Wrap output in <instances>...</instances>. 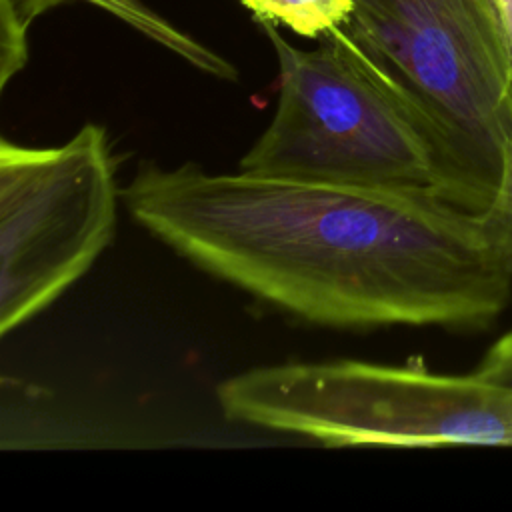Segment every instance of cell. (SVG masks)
<instances>
[{
  "instance_id": "cell-1",
  "label": "cell",
  "mask_w": 512,
  "mask_h": 512,
  "mask_svg": "<svg viewBox=\"0 0 512 512\" xmlns=\"http://www.w3.org/2000/svg\"><path fill=\"white\" fill-rule=\"evenodd\" d=\"M122 202L202 272L314 326L478 330L512 296V242L490 206L154 160Z\"/></svg>"
},
{
  "instance_id": "cell-2",
  "label": "cell",
  "mask_w": 512,
  "mask_h": 512,
  "mask_svg": "<svg viewBox=\"0 0 512 512\" xmlns=\"http://www.w3.org/2000/svg\"><path fill=\"white\" fill-rule=\"evenodd\" d=\"M278 62V100L238 170L370 188L418 190L486 210L496 188L350 38L336 28L316 48L258 22Z\"/></svg>"
},
{
  "instance_id": "cell-3",
  "label": "cell",
  "mask_w": 512,
  "mask_h": 512,
  "mask_svg": "<svg viewBox=\"0 0 512 512\" xmlns=\"http://www.w3.org/2000/svg\"><path fill=\"white\" fill-rule=\"evenodd\" d=\"M216 402L228 422L330 448H512L510 386L432 372L420 358L256 366L222 380Z\"/></svg>"
},
{
  "instance_id": "cell-4",
  "label": "cell",
  "mask_w": 512,
  "mask_h": 512,
  "mask_svg": "<svg viewBox=\"0 0 512 512\" xmlns=\"http://www.w3.org/2000/svg\"><path fill=\"white\" fill-rule=\"evenodd\" d=\"M358 48L496 192L512 156V38L496 0H352Z\"/></svg>"
},
{
  "instance_id": "cell-5",
  "label": "cell",
  "mask_w": 512,
  "mask_h": 512,
  "mask_svg": "<svg viewBox=\"0 0 512 512\" xmlns=\"http://www.w3.org/2000/svg\"><path fill=\"white\" fill-rule=\"evenodd\" d=\"M118 200L102 124L88 122L58 146L0 140V336L90 270L114 240Z\"/></svg>"
},
{
  "instance_id": "cell-6",
  "label": "cell",
  "mask_w": 512,
  "mask_h": 512,
  "mask_svg": "<svg viewBox=\"0 0 512 512\" xmlns=\"http://www.w3.org/2000/svg\"><path fill=\"white\" fill-rule=\"evenodd\" d=\"M68 0H2V36H0V86L6 84L28 62V28L42 12L56 8ZM108 12L122 20L148 40L160 44L168 52L182 58L192 68L224 82L240 78L238 68L180 26L166 20L160 12L146 6L142 0H78Z\"/></svg>"
},
{
  "instance_id": "cell-7",
  "label": "cell",
  "mask_w": 512,
  "mask_h": 512,
  "mask_svg": "<svg viewBox=\"0 0 512 512\" xmlns=\"http://www.w3.org/2000/svg\"><path fill=\"white\" fill-rule=\"evenodd\" d=\"M256 22L286 26L298 36L320 40L324 34L346 28L352 12V0H240Z\"/></svg>"
},
{
  "instance_id": "cell-8",
  "label": "cell",
  "mask_w": 512,
  "mask_h": 512,
  "mask_svg": "<svg viewBox=\"0 0 512 512\" xmlns=\"http://www.w3.org/2000/svg\"><path fill=\"white\" fill-rule=\"evenodd\" d=\"M472 374L488 382L512 388V330L504 332L490 344Z\"/></svg>"
},
{
  "instance_id": "cell-9",
  "label": "cell",
  "mask_w": 512,
  "mask_h": 512,
  "mask_svg": "<svg viewBox=\"0 0 512 512\" xmlns=\"http://www.w3.org/2000/svg\"><path fill=\"white\" fill-rule=\"evenodd\" d=\"M490 208L494 210L496 218L500 220V224L504 226V230L512 242V156H510V162L506 166V172L500 180L496 198L490 204Z\"/></svg>"
},
{
  "instance_id": "cell-10",
  "label": "cell",
  "mask_w": 512,
  "mask_h": 512,
  "mask_svg": "<svg viewBox=\"0 0 512 512\" xmlns=\"http://www.w3.org/2000/svg\"><path fill=\"white\" fill-rule=\"evenodd\" d=\"M496 4H498V10L502 14V20L508 28V34L512 38V0H496Z\"/></svg>"
}]
</instances>
